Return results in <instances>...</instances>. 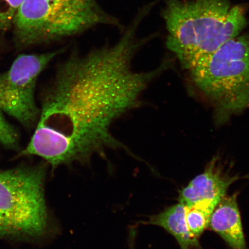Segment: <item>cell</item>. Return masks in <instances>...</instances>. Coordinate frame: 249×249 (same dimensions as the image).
<instances>
[{
  "label": "cell",
  "instance_id": "11",
  "mask_svg": "<svg viewBox=\"0 0 249 249\" xmlns=\"http://www.w3.org/2000/svg\"><path fill=\"white\" fill-rule=\"evenodd\" d=\"M24 0H0V58L4 51L6 36L12 30L15 16Z\"/></svg>",
  "mask_w": 249,
  "mask_h": 249
},
{
  "label": "cell",
  "instance_id": "7",
  "mask_svg": "<svg viewBox=\"0 0 249 249\" xmlns=\"http://www.w3.org/2000/svg\"><path fill=\"white\" fill-rule=\"evenodd\" d=\"M240 179V176L232 175L226 169L219 157H213L204 172L180 191L179 201L185 206L204 202L216 208L230 186Z\"/></svg>",
  "mask_w": 249,
  "mask_h": 249
},
{
  "label": "cell",
  "instance_id": "2",
  "mask_svg": "<svg viewBox=\"0 0 249 249\" xmlns=\"http://www.w3.org/2000/svg\"><path fill=\"white\" fill-rule=\"evenodd\" d=\"M163 16L167 48L188 70L239 36L247 24L244 9L228 0H170Z\"/></svg>",
  "mask_w": 249,
  "mask_h": 249
},
{
  "label": "cell",
  "instance_id": "1",
  "mask_svg": "<svg viewBox=\"0 0 249 249\" xmlns=\"http://www.w3.org/2000/svg\"><path fill=\"white\" fill-rule=\"evenodd\" d=\"M147 15L139 9L113 43L84 54L73 52L56 68L40 97V115L21 156L41 157L52 171L86 163L93 156L123 149L135 155L111 132L116 121L142 104L143 92L167 69L165 61L148 71L134 70V59L148 38H140Z\"/></svg>",
  "mask_w": 249,
  "mask_h": 249
},
{
  "label": "cell",
  "instance_id": "9",
  "mask_svg": "<svg viewBox=\"0 0 249 249\" xmlns=\"http://www.w3.org/2000/svg\"><path fill=\"white\" fill-rule=\"evenodd\" d=\"M145 224L162 227L175 238L181 249H202L199 239L189 231L186 220V206L180 202L151 216Z\"/></svg>",
  "mask_w": 249,
  "mask_h": 249
},
{
  "label": "cell",
  "instance_id": "3",
  "mask_svg": "<svg viewBox=\"0 0 249 249\" xmlns=\"http://www.w3.org/2000/svg\"><path fill=\"white\" fill-rule=\"evenodd\" d=\"M188 71L217 123L249 108V34L229 40Z\"/></svg>",
  "mask_w": 249,
  "mask_h": 249
},
{
  "label": "cell",
  "instance_id": "4",
  "mask_svg": "<svg viewBox=\"0 0 249 249\" xmlns=\"http://www.w3.org/2000/svg\"><path fill=\"white\" fill-rule=\"evenodd\" d=\"M44 164L0 170V238L36 240L46 235Z\"/></svg>",
  "mask_w": 249,
  "mask_h": 249
},
{
  "label": "cell",
  "instance_id": "12",
  "mask_svg": "<svg viewBox=\"0 0 249 249\" xmlns=\"http://www.w3.org/2000/svg\"><path fill=\"white\" fill-rule=\"evenodd\" d=\"M0 110V144L12 150L19 148L20 135L16 127L6 119Z\"/></svg>",
  "mask_w": 249,
  "mask_h": 249
},
{
  "label": "cell",
  "instance_id": "6",
  "mask_svg": "<svg viewBox=\"0 0 249 249\" xmlns=\"http://www.w3.org/2000/svg\"><path fill=\"white\" fill-rule=\"evenodd\" d=\"M44 28L45 45L62 41L99 27H125L99 0H31Z\"/></svg>",
  "mask_w": 249,
  "mask_h": 249
},
{
  "label": "cell",
  "instance_id": "8",
  "mask_svg": "<svg viewBox=\"0 0 249 249\" xmlns=\"http://www.w3.org/2000/svg\"><path fill=\"white\" fill-rule=\"evenodd\" d=\"M238 194L225 196L214 210L209 226L232 249H248L243 231Z\"/></svg>",
  "mask_w": 249,
  "mask_h": 249
},
{
  "label": "cell",
  "instance_id": "10",
  "mask_svg": "<svg viewBox=\"0 0 249 249\" xmlns=\"http://www.w3.org/2000/svg\"><path fill=\"white\" fill-rule=\"evenodd\" d=\"M214 209L208 205L197 203L186 206V220L190 232L200 238L207 227Z\"/></svg>",
  "mask_w": 249,
  "mask_h": 249
},
{
  "label": "cell",
  "instance_id": "5",
  "mask_svg": "<svg viewBox=\"0 0 249 249\" xmlns=\"http://www.w3.org/2000/svg\"><path fill=\"white\" fill-rule=\"evenodd\" d=\"M67 49L65 46L45 53L18 55L7 71L0 73V110L25 129H35L40 115L36 100L37 82L49 64Z\"/></svg>",
  "mask_w": 249,
  "mask_h": 249
}]
</instances>
